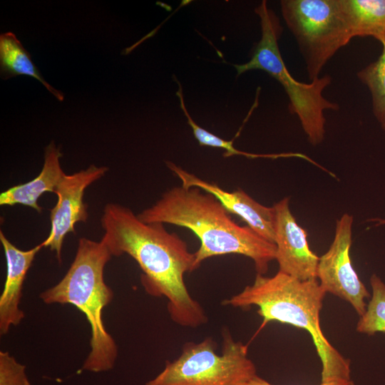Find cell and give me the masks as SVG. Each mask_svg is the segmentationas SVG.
I'll return each instance as SVG.
<instances>
[{
  "label": "cell",
  "instance_id": "3",
  "mask_svg": "<svg viewBox=\"0 0 385 385\" xmlns=\"http://www.w3.org/2000/svg\"><path fill=\"white\" fill-rule=\"evenodd\" d=\"M325 294L317 279L300 280L278 271L272 277L257 274L252 284L222 304L242 309L256 306L264 323L277 321L306 330L322 362L321 383L351 379L349 360L330 344L320 327Z\"/></svg>",
  "mask_w": 385,
  "mask_h": 385
},
{
  "label": "cell",
  "instance_id": "7",
  "mask_svg": "<svg viewBox=\"0 0 385 385\" xmlns=\"http://www.w3.org/2000/svg\"><path fill=\"white\" fill-rule=\"evenodd\" d=\"M281 11L313 81L329 60L354 38L341 0H282Z\"/></svg>",
  "mask_w": 385,
  "mask_h": 385
},
{
  "label": "cell",
  "instance_id": "11",
  "mask_svg": "<svg viewBox=\"0 0 385 385\" xmlns=\"http://www.w3.org/2000/svg\"><path fill=\"white\" fill-rule=\"evenodd\" d=\"M168 168L182 181L185 188L196 187L215 197L232 214L240 216L255 232L274 243V209L266 207L242 190H224L215 183L207 182L188 173L175 163L168 161Z\"/></svg>",
  "mask_w": 385,
  "mask_h": 385
},
{
  "label": "cell",
  "instance_id": "9",
  "mask_svg": "<svg viewBox=\"0 0 385 385\" xmlns=\"http://www.w3.org/2000/svg\"><path fill=\"white\" fill-rule=\"evenodd\" d=\"M108 170L107 167L91 165L73 174H66L56 188L54 193L58 200L50 212L51 230L41 244L43 247H49L55 252L60 263L66 236L76 232L77 222H85L88 220V205L83 201L86 189L104 176Z\"/></svg>",
  "mask_w": 385,
  "mask_h": 385
},
{
  "label": "cell",
  "instance_id": "2",
  "mask_svg": "<svg viewBox=\"0 0 385 385\" xmlns=\"http://www.w3.org/2000/svg\"><path fill=\"white\" fill-rule=\"evenodd\" d=\"M230 214L212 195L181 185L165 192L137 216L144 222L168 223L192 230L200 240L195 252V270L207 258L237 254L250 257L257 274H265L275 260V244L249 226L238 225Z\"/></svg>",
  "mask_w": 385,
  "mask_h": 385
},
{
  "label": "cell",
  "instance_id": "17",
  "mask_svg": "<svg viewBox=\"0 0 385 385\" xmlns=\"http://www.w3.org/2000/svg\"><path fill=\"white\" fill-rule=\"evenodd\" d=\"M381 43L382 53L377 61L357 73L358 78L371 92L373 113L380 123L385 119V38Z\"/></svg>",
  "mask_w": 385,
  "mask_h": 385
},
{
  "label": "cell",
  "instance_id": "4",
  "mask_svg": "<svg viewBox=\"0 0 385 385\" xmlns=\"http://www.w3.org/2000/svg\"><path fill=\"white\" fill-rule=\"evenodd\" d=\"M112 257L102 240L80 238L66 274L40 294L46 304H71L86 315L91 329V351L83 369L95 373L112 369L118 356V346L102 317L103 308L113 297V290L104 280V269Z\"/></svg>",
  "mask_w": 385,
  "mask_h": 385
},
{
  "label": "cell",
  "instance_id": "13",
  "mask_svg": "<svg viewBox=\"0 0 385 385\" xmlns=\"http://www.w3.org/2000/svg\"><path fill=\"white\" fill-rule=\"evenodd\" d=\"M61 156L60 148L51 141L45 148L43 165L39 174L27 183L14 185L2 192L0 205H23L41 212L42 207L38 204L39 197L46 192L54 193L66 175L60 163Z\"/></svg>",
  "mask_w": 385,
  "mask_h": 385
},
{
  "label": "cell",
  "instance_id": "15",
  "mask_svg": "<svg viewBox=\"0 0 385 385\" xmlns=\"http://www.w3.org/2000/svg\"><path fill=\"white\" fill-rule=\"evenodd\" d=\"M354 37L385 38V0H341Z\"/></svg>",
  "mask_w": 385,
  "mask_h": 385
},
{
  "label": "cell",
  "instance_id": "10",
  "mask_svg": "<svg viewBox=\"0 0 385 385\" xmlns=\"http://www.w3.org/2000/svg\"><path fill=\"white\" fill-rule=\"evenodd\" d=\"M275 260L279 271L300 280L317 279L319 260L309 245L307 232L298 225L284 197L274 205Z\"/></svg>",
  "mask_w": 385,
  "mask_h": 385
},
{
  "label": "cell",
  "instance_id": "16",
  "mask_svg": "<svg viewBox=\"0 0 385 385\" xmlns=\"http://www.w3.org/2000/svg\"><path fill=\"white\" fill-rule=\"evenodd\" d=\"M371 299L364 313L359 317L356 331L373 336L378 332L385 333V284L373 274L370 277Z\"/></svg>",
  "mask_w": 385,
  "mask_h": 385
},
{
  "label": "cell",
  "instance_id": "5",
  "mask_svg": "<svg viewBox=\"0 0 385 385\" xmlns=\"http://www.w3.org/2000/svg\"><path fill=\"white\" fill-rule=\"evenodd\" d=\"M255 11L260 18L261 38L248 62L233 65L237 76L258 69L275 78L289 98V112L297 115L309 142L317 145L324 139V110L339 109L338 104L328 101L322 95L323 91L331 83L332 77L325 75L310 83L294 79L287 70L279 48L278 40L282 27L278 17L269 9L266 1H262Z\"/></svg>",
  "mask_w": 385,
  "mask_h": 385
},
{
  "label": "cell",
  "instance_id": "8",
  "mask_svg": "<svg viewBox=\"0 0 385 385\" xmlns=\"http://www.w3.org/2000/svg\"><path fill=\"white\" fill-rule=\"evenodd\" d=\"M353 220L352 215L345 213L337 220L332 243L319 257L317 279L326 293L348 302L360 317L366 310V299L370 294L350 259Z\"/></svg>",
  "mask_w": 385,
  "mask_h": 385
},
{
  "label": "cell",
  "instance_id": "12",
  "mask_svg": "<svg viewBox=\"0 0 385 385\" xmlns=\"http://www.w3.org/2000/svg\"><path fill=\"white\" fill-rule=\"evenodd\" d=\"M0 241L6 263V280L0 297V334L4 335L11 326L19 324L24 318L19 306L23 284L36 254L43 247L41 243L28 250H20L2 230H0Z\"/></svg>",
  "mask_w": 385,
  "mask_h": 385
},
{
  "label": "cell",
  "instance_id": "20",
  "mask_svg": "<svg viewBox=\"0 0 385 385\" xmlns=\"http://www.w3.org/2000/svg\"><path fill=\"white\" fill-rule=\"evenodd\" d=\"M381 128L385 131V119L380 123Z\"/></svg>",
  "mask_w": 385,
  "mask_h": 385
},
{
  "label": "cell",
  "instance_id": "1",
  "mask_svg": "<svg viewBox=\"0 0 385 385\" xmlns=\"http://www.w3.org/2000/svg\"><path fill=\"white\" fill-rule=\"evenodd\" d=\"M101 240L112 256L126 254L140 267V281L145 292L164 297L171 319L177 324L196 328L207 322L202 305L189 293L184 281L195 270V253L176 233L163 223L140 220L128 207L109 202L101 219Z\"/></svg>",
  "mask_w": 385,
  "mask_h": 385
},
{
  "label": "cell",
  "instance_id": "6",
  "mask_svg": "<svg viewBox=\"0 0 385 385\" xmlns=\"http://www.w3.org/2000/svg\"><path fill=\"white\" fill-rule=\"evenodd\" d=\"M217 347L212 337L185 343L180 355L145 385H251L259 376L247 346L228 332L220 354Z\"/></svg>",
  "mask_w": 385,
  "mask_h": 385
},
{
  "label": "cell",
  "instance_id": "18",
  "mask_svg": "<svg viewBox=\"0 0 385 385\" xmlns=\"http://www.w3.org/2000/svg\"><path fill=\"white\" fill-rule=\"evenodd\" d=\"M0 385H31L26 366L8 351H0Z\"/></svg>",
  "mask_w": 385,
  "mask_h": 385
},
{
  "label": "cell",
  "instance_id": "14",
  "mask_svg": "<svg viewBox=\"0 0 385 385\" xmlns=\"http://www.w3.org/2000/svg\"><path fill=\"white\" fill-rule=\"evenodd\" d=\"M0 73L4 80L25 75L38 80L59 101L63 93L51 86L34 63L31 54L12 32L0 35Z\"/></svg>",
  "mask_w": 385,
  "mask_h": 385
},
{
  "label": "cell",
  "instance_id": "19",
  "mask_svg": "<svg viewBox=\"0 0 385 385\" xmlns=\"http://www.w3.org/2000/svg\"><path fill=\"white\" fill-rule=\"evenodd\" d=\"M251 385H272L264 379L258 376ZM319 385H354V383L351 379H339L328 382L321 383Z\"/></svg>",
  "mask_w": 385,
  "mask_h": 385
}]
</instances>
